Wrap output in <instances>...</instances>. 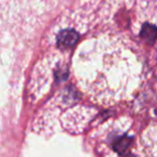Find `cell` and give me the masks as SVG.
Segmentation results:
<instances>
[{"mask_svg": "<svg viewBox=\"0 0 157 157\" xmlns=\"http://www.w3.org/2000/svg\"><path fill=\"white\" fill-rule=\"evenodd\" d=\"M72 66L80 90L100 105L129 99L141 81L139 57L115 36L98 35L83 41L76 48Z\"/></svg>", "mask_w": 157, "mask_h": 157, "instance_id": "1", "label": "cell"}, {"mask_svg": "<svg viewBox=\"0 0 157 157\" xmlns=\"http://www.w3.org/2000/svg\"><path fill=\"white\" fill-rule=\"evenodd\" d=\"M139 157H157V124L150 125L141 135Z\"/></svg>", "mask_w": 157, "mask_h": 157, "instance_id": "2", "label": "cell"}, {"mask_svg": "<svg viewBox=\"0 0 157 157\" xmlns=\"http://www.w3.org/2000/svg\"><path fill=\"white\" fill-rule=\"evenodd\" d=\"M78 39V36L76 33V31L74 29H63V30L60 31L59 36L57 37V41H58V44L60 46H63V48H69V46H72L76 43Z\"/></svg>", "mask_w": 157, "mask_h": 157, "instance_id": "3", "label": "cell"}]
</instances>
